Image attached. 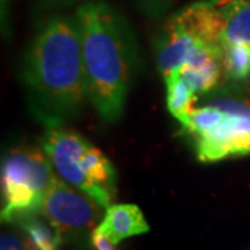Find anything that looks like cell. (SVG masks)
Here are the masks:
<instances>
[{"instance_id": "2e32d148", "label": "cell", "mask_w": 250, "mask_h": 250, "mask_svg": "<svg viewBox=\"0 0 250 250\" xmlns=\"http://www.w3.org/2000/svg\"><path fill=\"white\" fill-rule=\"evenodd\" d=\"M88 0H34V7L36 13H54L57 10H64L74 7V6H81Z\"/></svg>"}, {"instance_id": "8992f818", "label": "cell", "mask_w": 250, "mask_h": 250, "mask_svg": "<svg viewBox=\"0 0 250 250\" xmlns=\"http://www.w3.org/2000/svg\"><path fill=\"white\" fill-rule=\"evenodd\" d=\"M54 168L43 149L22 146L10 150L1 163V221L41 214Z\"/></svg>"}, {"instance_id": "3957f363", "label": "cell", "mask_w": 250, "mask_h": 250, "mask_svg": "<svg viewBox=\"0 0 250 250\" xmlns=\"http://www.w3.org/2000/svg\"><path fill=\"white\" fill-rule=\"evenodd\" d=\"M208 102L193 108L188 134L203 163L250 154V102L231 89L208 92Z\"/></svg>"}, {"instance_id": "30bf717a", "label": "cell", "mask_w": 250, "mask_h": 250, "mask_svg": "<svg viewBox=\"0 0 250 250\" xmlns=\"http://www.w3.org/2000/svg\"><path fill=\"white\" fill-rule=\"evenodd\" d=\"M164 82L167 86V107L172 117L181 123L182 128L187 129L190 123V114L195 108L193 106L196 104V93L181 77L179 71L172 72Z\"/></svg>"}, {"instance_id": "ac0fdd59", "label": "cell", "mask_w": 250, "mask_h": 250, "mask_svg": "<svg viewBox=\"0 0 250 250\" xmlns=\"http://www.w3.org/2000/svg\"><path fill=\"white\" fill-rule=\"evenodd\" d=\"M9 7V0H1V18L4 17L6 11L4 10Z\"/></svg>"}, {"instance_id": "7a4b0ae2", "label": "cell", "mask_w": 250, "mask_h": 250, "mask_svg": "<svg viewBox=\"0 0 250 250\" xmlns=\"http://www.w3.org/2000/svg\"><path fill=\"white\" fill-rule=\"evenodd\" d=\"M90 104L107 123L120 120L139 56L128 21L103 0H88L75 10Z\"/></svg>"}, {"instance_id": "4fadbf2b", "label": "cell", "mask_w": 250, "mask_h": 250, "mask_svg": "<svg viewBox=\"0 0 250 250\" xmlns=\"http://www.w3.org/2000/svg\"><path fill=\"white\" fill-rule=\"evenodd\" d=\"M223 70L225 81L241 83L250 77V42L223 45Z\"/></svg>"}, {"instance_id": "277c9868", "label": "cell", "mask_w": 250, "mask_h": 250, "mask_svg": "<svg viewBox=\"0 0 250 250\" xmlns=\"http://www.w3.org/2000/svg\"><path fill=\"white\" fill-rule=\"evenodd\" d=\"M42 149L60 178L104 210L113 205L117 192L116 168L86 138L62 126L49 128L42 138Z\"/></svg>"}, {"instance_id": "5b68a950", "label": "cell", "mask_w": 250, "mask_h": 250, "mask_svg": "<svg viewBox=\"0 0 250 250\" xmlns=\"http://www.w3.org/2000/svg\"><path fill=\"white\" fill-rule=\"evenodd\" d=\"M223 16L214 3L199 0L174 13L156 39L159 71L166 80L200 49L223 47Z\"/></svg>"}, {"instance_id": "52a82bcc", "label": "cell", "mask_w": 250, "mask_h": 250, "mask_svg": "<svg viewBox=\"0 0 250 250\" xmlns=\"http://www.w3.org/2000/svg\"><path fill=\"white\" fill-rule=\"evenodd\" d=\"M102 206L54 174L41 214L60 235L62 243L81 249L92 246V235L103 220Z\"/></svg>"}, {"instance_id": "8fae6325", "label": "cell", "mask_w": 250, "mask_h": 250, "mask_svg": "<svg viewBox=\"0 0 250 250\" xmlns=\"http://www.w3.org/2000/svg\"><path fill=\"white\" fill-rule=\"evenodd\" d=\"M181 77L187 81L189 86L196 95H206L211 90L217 89L223 83L224 70L223 57L211 59L200 65H182L178 70Z\"/></svg>"}, {"instance_id": "5bb4252c", "label": "cell", "mask_w": 250, "mask_h": 250, "mask_svg": "<svg viewBox=\"0 0 250 250\" xmlns=\"http://www.w3.org/2000/svg\"><path fill=\"white\" fill-rule=\"evenodd\" d=\"M11 225V228H7L1 232L0 250H35L27 233L17 225Z\"/></svg>"}, {"instance_id": "9a60e30c", "label": "cell", "mask_w": 250, "mask_h": 250, "mask_svg": "<svg viewBox=\"0 0 250 250\" xmlns=\"http://www.w3.org/2000/svg\"><path fill=\"white\" fill-rule=\"evenodd\" d=\"M174 0H135L136 6L150 18H160L168 13Z\"/></svg>"}, {"instance_id": "9c48e42d", "label": "cell", "mask_w": 250, "mask_h": 250, "mask_svg": "<svg viewBox=\"0 0 250 250\" xmlns=\"http://www.w3.org/2000/svg\"><path fill=\"white\" fill-rule=\"evenodd\" d=\"M215 6L223 16V45L249 43L250 0H223Z\"/></svg>"}, {"instance_id": "d6986e66", "label": "cell", "mask_w": 250, "mask_h": 250, "mask_svg": "<svg viewBox=\"0 0 250 250\" xmlns=\"http://www.w3.org/2000/svg\"><path fill=\"white\" fill-rule=\"evenodd\" d=\"M208 1H211V3H214V4H217V3H220V1H223V0H208Z\"/></svg>"}, {"instance_id": "ba28073f", "label": "cell", "mask_w": 250, "mask_h": 250, "mask_svg": "<svg viewBox=\"0 0 250 250\" xmlns=\"http://www.w3.org/2000/svg\"><path fill=\"white\" fill-rule=\"evenodd\" d=\"M150 229L142 210L136 205H111L106 208L103 220L96 228V232L106 236L108 241L118 245L126 238L146 233Z\"/></svg>"}, {"instance_id": "7c38bea8", "label": "cell", "mask_w": 250, "mask_h": 250, "mask_svg": "<svg viewBox=\"0 0 250 250\" xmlns=\"http://www.w3.org/2000/svg\"><path fill=\"white\" fill-rule=\"evenodd\" d=\"M11 224L20 227L27 233L35 250H59L62 243L53 225L42 214L24 215Z\"/></svg>"}, {"instance_id": "e0dca14e", "label": "cell", "mask_w": 250, "mask_h": 250, "mask_svg": "<svg viewBox=\"0 0 250 250\" xmlns=\"http://www.w3.org/2000/svg\"><path fill=\"white\" fill-rule=\"evenodd\" d=\"M92 246L96 250H117L116 245L113 242H110L103 235H100L99 232H96V229L93 231V235H92Z\"/></svg>"}, {"instance_id": "6da1fadb", "label": "cell", "mask_w": 250, "mask_h": 250, "mask_svg": "<svg viewBox=\"0 0 250 250\" xmlns=\"http://www.w3.org/2000/svg\"><path fill=\"white\" fill-rule=\"evenodd\" d=\"M29 110L41 124L62 126L89 99L75 16L53 14L38 29L22 64Z\"/></svg>"}]
</instances>
